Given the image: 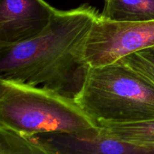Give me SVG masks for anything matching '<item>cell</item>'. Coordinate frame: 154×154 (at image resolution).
<instances>
[{
	"mask_svg": "<svg viewBox=\"0 0 154 154\" xmlns=\"http://www.w3.org/2000/svg\"><path fill=\"white\" fill-rule=\"evenodd\" d=\"M99 15L89 4L57 9L37 36L0 46V79L44 87L75 99L90 68L86 44Z\"/></svg>",
	"mask_w": 154,
	"mask_h": 154,
	"instance_id": "cell-1",
	"label": "cell"
},
{
	"mask_svg": "<svg viewBox=\"0 0 154 154\" xmlns=\"http://www.w3.org/2000/svg\"><path fill=\"white\" fill-rule=\"evenodd\" d=\"M0 126L28 136H88L101 130L75 98L44 87L1 79Z\"/></svg>",
	"mask_w": 154,
	"mask_h": 154,
	"instance_id": "cell-2",
	"label": "cell"
},
{
	"mask_svg": "<svg viewBox=\"0 0 154 154\" xmlns=\"http://www.w3.org/2000/svg\"><path fill=\"white\" fill-rule=\"evenodd\" d=\"M75 100L99 125L154 120V84L120 61L90 67Z\"/></svg>",
	"mask_w": 154,
	"mask_h": 154,
	"instance_id": "cell-3",
	"label": "cell"
},
{
	"mask_svg": "<svg viewBox=\"0 0 154 154\" xmlns=\"http://www.w3.org/2000/svg\"><path fill=\"white\" fill-rule=\"evenodd\" d=\"M153 46L154 20L116 21L99 15L89 33L85 55L90 67H98Z\"/></svg>",
	"mask_w": 154,
	"mask_h": 154,
	"instance_id": "cell-4",
	"label": "cell"
},
{
	"mask_svg": "<svg viewBox=\"0 0 154 154\" xmlns=\"http://www.w3.org/2000/svg\"><path fill=\"white\" fill-rule=\"evenodd\" d=\"M57 11L45 0H0V46L37 36Z\"/></svg>",
	"mask_w": 154,
	"mask_h": 154,
	"instance_id": "cell-5",
	"label": "cell"
},
{
	"mask_svg": "<svg viewBox=\"0 0 154 154\" xmlns=\"http://www.w3.org/2000/svg\"><path fill=\"white\" fill-rule=\"evenodd\" d=\"M35 137L54 154H154V147L126 142L101 130L88 136L53 133Z\"/></svg>",
	"mask_w": 154,
	"mask_h": 154,
	"instance_id": "cell-6",
	"label": "cell"
},
{
	"mask_svg": "<svg viewBox=\"0 0 154 154\" xmlns=\"http://www.w3.org/2000/svg\"><path fill=\"white\" fill-rule=\"evenodd\" d=\"M100 15L104 19L116 21H152L154 0H105Z\"/></svg>",
	"mask_w": 154,
	"mask_h": 154,
	"instance_id": "cell-7",
	"label": "cell"
},
{
	"mask_svg": "<svg viewBox=\"0 0 154 154\" xmlns=\"http://www.w3.org/2000/svg\"><path fill=\"white\" fill-rule=\"evenodd\" d=\"M104 134L126 142L154 147V120L129 123H102Z\"/></svg>",
	"mask_w": 154,
	"mask_h": 154,
	"instance_id": "cell-8",
	"label": "cell"
},
{
	"mask_svg": "<svg viewBox=\"0 0 154 154\" xmlns=\"http://www.w3.org/2000/svg\"><path fill=\"white\" fill-rule=\"evenodd\" d=\"M0 154H54L36 137L0 126Z\"/></svg>",
	"mask_w": 154,
	"mask_h": 154,
	"instance_id": "cell-9",
	"label": "cell"
},
{
	"mask_svg": "<svg viewBox=\"0 0 154 154\" xmlns=\"http://www.w3.org/2000/svg\"><path fill=\"white\" fill-rule=\"evenodd\" d=\"M142 75L154 84V46L119 60Z\"/></svg>",
	"mask_w": 154,
	"mask_h": 154,
	"instance_id": "cell-10",
	"label": "cell"
}]
</instances>
